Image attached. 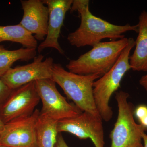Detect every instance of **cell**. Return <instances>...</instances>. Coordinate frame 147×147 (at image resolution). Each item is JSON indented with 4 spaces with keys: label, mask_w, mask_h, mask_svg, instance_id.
<instances>
[{
    "label": "cell",
    "mask_w": 147,
    "mask_h": 147,
    "mask_svg": "<svg viewBox=\"0 0 147 147\" xmlns=\"http://www.w3.org/2000/svg\"><path fill=\"white\" fill-rule=\"evenodd\" d=\"M89 0H73L70 11H77L81 18V24L75 31L69 34L68 42L77 47L94 46L108 38L112 40L124 38V34L129 31L138 33L137 25L123 26L111 24L94 16L90 11Z\"/></svg>",
    "instance_id": "obj_1"
},
{
    "label": "cell",
    "mask_w": 147,
    "mask_h": 147,
    "mask_svg": "<svg viewBox=\"0 0 147 147\" xmlns=\"http://www.w3.org/2000/svg\"><path fill=\"white\" fill-rule=\"evenodd\" d=\"M128 42L129 38L125 37L99 42L77 59L70 61L66 67L69 71L76 74H96L101 77L113 67Z\"/></svg>",
    "instance_id": "obj_2"
},
{
    "label": "cell",
    "mask_w": 147,
    "mask_h": 147,
    "mask_svg": "<svg viewBox=\"0 0 147 147\" xmlns=\"http://www.w3.org/2000/svg\"><path fill=\"white\" fill-rule=\"evenodd\" d=\"M99 78L96 74L83 75L72 73L66 70L60 63L53 65L52 79L62 89L67 96L82 112L98 117L100 116L95 104L93 86Z\"/></svg>",
    "instance_id": "obj_3"
},
{
    "label": "cell",
    "mask_w": 147,
    "mask_h": 147,
    "mask_svg": "<svg viewBox=\"0 0 147 147\" xmlns=\"http://www.w3.org/2000/svg\"><path fill=\"white\" fill-rule=\"evenodd\" d=\"M135 45L134 39L129 38L128 45L113 67L94 83L93 92L95 104L101 119L105 121H109L113 117V111L109 105V101L113 94L120 86L125 73L131 69L129 62L130 53Z\"/></svg>",
    "instance_id": "obj_4"
},
{
    "label": "cell",
    "mask_w": 147,
    "mask_h": 147,
    "mask_svg": "<svg viewBox=\"0 0 147 147\" xmlns=\"http://www.w3.org/2000/svg\"><path fill=\"white\" fill-rule=\"evenodd\" d=\"M129 97L126 92L120 91L116 93L118 114L110 135L111 147H144L142 135L147 129L135 122L134 106L128 101Z\"/></svg>",
    "instance_id": "obj_5"
},
{
    "label": "cell",
    "mask_w": 147,
    "mask_h": 147,
    "mask_svg": "<svg viewBox=\"0 0 147 147\" xmlns=\"http://www.w3.org/2000/svg\"><path fill=\"white\" fill-rule=\"evenodd\" d=\"M42 108L40 113L59 121L72 117L82 112L74 105L69 103L58 91L56 83L52 79L35 81Z\"/></svg>",
    "instance_id": "obj_6"
},
{
    "label": "cell",
    "mask_w": 147,
    "mask_h": 147,
    "mask_svg": "<svg viewBox=\"0 0 147 147\" xmlns=\"http://www.w3.org/2000/svg\"><path fill=\"white\" fill-rule=\"evenodd\" d=\"M40 100L35 82L12 90L0 107V119L6 124L15 119L30 115L35 110Z\"/></svg>",
    "instance_id": "obj_7"
},
{
    "label": "cell",
    "mask_w": 147,
    "mask_h": 147,
    "mask_svg": "<svg viewBox=\"0 0 147 147\" xmlns=\"http://www.w3.org/2000/svg\"><path fill=\"white\" fill-rule=\"evenodd\" d=\"M102 119L88 112L58 121V132H67L80 139L90 138L95 147H104Z\"/></svg>",
    "instance_id": "obj_8"
},
{
    "label": "cell",
    "mask_w": 147,
    "mask_h": 147,
    "mask_svg": "<svg viewBox=\"0 0 147 147\" xmlns=\"http://www.w3.org/2000/svg\"><path fill=\"white\" fill-rule=\"evenodd\" d=\"M40 111L36 109L32 114L15 119L5 124L0 145L10 147H38L36 124Z\"/></svg>",
    "instance_id": "obj_9"
},
{
    "label": "cell",
    "mask_w": 147,
    "mask_h": 147,
    "mask_svg": "<svg viewBox=\"0 0 147 147\" xmlns=\"http://www.w3.org/2000/svg\"><path fill=\"white\" fill-rule=\"evenodd\" d=\"M44 56L39 55L33 59L31 63L11 68L1 77L11 90L42 79H52L54 60L51 57L43 60Z\"/></svg>",
    "instance_id": "obj_10"
},
{
    "label": "cell",
    "mask_w": 147,
    "mask_h": 147,
    "mask_svg": "<svg viewBox=\"0 0 147 147\" xmlns=\"http://www.w3.org/2000/svg\"><path fill=\"white\" fill-rule=\"evenodd\" d=\"M73 0H43L49 11L47 34L45 40L39 45L38 52L45 48H53L61 55L64 51L59 42L61 28L63 25L65 14L70 10Z\"/></svg>",
    "instance_id": "obj_11"
},
{
    "label": "cell",
    "mask_w": 147,
    "mask_h": 147,
    "mask_svg": "<svg viewBox=\"0 0 147 147\" xmlns=\"http://www.w3.org/2000/svg\"><path fill=\"white\" fill-rule=\"evenodd\" d=\"M23 18L19 24L36 40L43 41L47 34L49 11L41 0H21Z\"/></svg>",
    "instance_id": "obj_12"
},
{
    "label": "cell",
    "mask_w": 147,
    "mask_h": 147,
    "mask_svg": "<svg viewBox=\"0 0 147 147\" xmlns=\"http://www.w3.org/2000/svg\"><path fill=\"white\" fill-rule=\"evenodd\" d=\"M138 36L135 48L129 57L131 69L135 71H147V11L144 10L139 17Z\"/></svg>",
    "instance_id": "obj_13"
},
{
    "label": "cell",
    "mask_w": 147,
    "mask_h": 147,
    "mask_svg": "<svg viewBox=\"0 0 147 147\" xmlns=\"http://www.w3.org/2000/svg\"><path fill=\"white\" fill-rule=\"evenodd\" d=\"M58 121L40 113L36 128L38 147H55L59 134Z\"/></svg>",
    "instance_id": "obj_14"
},
{
    "label": "cell",
    "mask_w": 147,
    "mask_h": 147,
    "mask_svg": "<svg viewBox=\"0 0 147 147\" xmlns=\"http://www.w3.org/2000/svg\"><path fill=\"white\" fill-rule=\"evenodd\" d=\"M4 41L17 42L25 48H36L38 46L37 41L34 36L19 24L0 26V42Z\"/></svg>",
    "instance_id": "obj_15"
},
{
    "label": "cell",
    "mask_w": 147,
    "mask_h": 147,
    "mask_svg": "<svg viewBox=\"0 0 147 147\" xmlns=\"http://www.w3.org/2000/svg\"><path fill=\"white\" fill-rule=\"evenodd\" d=\"M36 55V48L21 47L17 50H10L0 45V77L11 68L15 62L28 61L34 59Z\"/></svg>",
    "instance_id": "obj_16"
},
{
    "label": "cell",
    "mask_w": 147,
    "mask_h": 147,
    "mask_svg": "<svg viewBox=\"0 0 147 147\" xmlns=\"http://www.w3.org/2000/svg\"><path fill=\"white\" fill-rule=\"evenodd\" d=\"M12 91L0 77V107L7 99Z\"/></svg>",
    "instance_id": "obj_17"
},
{
    "label": "cell",
    "mask_w": 147,
    "mask_h": 147,
    "mask_svg": "<svg viewBox=\"0 0 147 147\" xmlns=\"http://www.w3.org/2000/svg\"><path fill=\"white\" fill-rule=\"evenodd\" d=\"M134 114L140 121L147 115V106L144 105H139L134 110Z\"/></svg>",
    "instance_id": "obj_18"
},
{
    "label": "cell",
    "mask_w": 147,
    "mask_h": 147,
    "mask_svg": "<svg viewBox=\"0 0 147 147\" xmlns=\"http://www.w3.org/2000/svg\"><path fill=\"white\" fill-rule=\"evenodd\" d=\"M55 147H69L64 139L62 135L60 133L58 134L57 138V143Z\"/></svg>",
    "instance_id": "obj_19"
},
{
    "label": "cell",
    "mask_w": 147,
    "mask_h": 147,
    "mask_svg": "<svg viewBox=\"0 0 147 147\" xmlns=\"http://www.w3.org/2000/svg\"><path fill=\"white\" fill-rule=\"evenodd\" d=\"M139 84L145 89L147 92V74L142 77L139 80Z\"/></svg>",
    "instance_id": "obj_20"
},
{
    "label": "cell",
    "mask_w": 147,
    "mask_h": 147,
    "mask_svg": "<svg viewBox=\"0 0 147 147\" xmlns=\"http://www.w3.org/2000/svg\"><path fill=\"white\" fill-rule=\"evenodd\" d=\"M140 124L147 129V115L142 119L139 121Z\"/></svg>",
    "instance_id": "obj_21"
},
{
    "label": "cell",
    "mask_w": 147,
    "mask_h": 147,
    "mask_svg": "<svg viewBox=\"0 0 147 147\" xmlns=\"http://www.w3.org/2000/svg\"><path fill=\"white\" fill-rule=\"evenodd\" d=\"M142 140L144 141V147H147V134L144 132L142 135Z\"/></svg>",
    "instance_id": "obj_22"
},
{
    "label": "cell",
    "mask_w": 147,
    "mask_h": 147,
    "mask_svg": "<svg viewBox=\"0 0 147 147\" xmlns=\"http://www.w3.org/2000/svg\"><path fill=\"white\" fill-rule=\"evenodd\" d=\"M5 125V124L4 123L3 121L0 119V137H1L3 130L4 128Z\"/></svg>",
    "instance_id": "obj_23"
},
{
    "label": "cell",
    "mask_w": 147,
    "mask_h": 147,
    "mask_svg": "<svg viewBox=\"0 0 147 147\" xmlns=\"http://www.w3.org/2000/svg\"><path fill=\"white\" fill-rule=\"evenodd\" d=\"M0 147H10L6 146H2V145H0Z\"/></svg>",
    "instance_id": "obj_24"
}]
</instances>
